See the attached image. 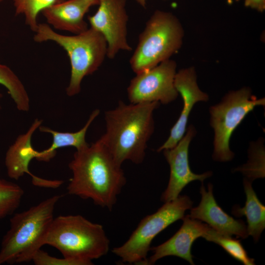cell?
I'll return each instance as SVG.
<instances>
[{"instance_id":"28","label":"cell","mask_w":265,"mask_h":265,"mask_svg":"<svg viewBox=\"0 0 265 265\" xmlns=\"http://www.w3.org/2000/svg\"><path fill=\"white\" fill-rule=\"evenodd\" d=\"M2 0H0V2H1Z\"/></svg>"},{"instance_id":"17","label":"cell","mask_w":265,"mask_h":265,"mask_svg":"<svg viewBox=\"0 0 265 265\" xmlns=\"http://www.w3.org/2000/svg\"><path fill=\"white\" fill-rule=\"evenodd\" d=\"M100 110H94L90 114L84 126L76 132H61L51 128L41 125L39 130L41 132L50 133L53 138L51 146L41 151H37L36 159L44 162H48L53 159L56 150L66 147H74L76 150L87 147L89 144L86 141V134L91 124L99 115Z\"/></svg>"},{"instance_id":"11","label":"cell","mask_w":265,"mask_h":265,"mask_svg":"<svg viewBox=\"0 0 265 265\" xmlns=\"http://www.w3.org/2000/svg\"><path fill=\"white\" fill-rule=\"evenodd\" d=\"M195 133V128L192 125L189 126L186 134L175 147L162 151L170 170L168 185L160 197L161 201L164 203L177 198L183 189L189 183L198 180L203 183L206 179L212 175L211 171L196 174L190 169L188 149Z\"/></svg>"},{"instance_id":"7","label":"cell","mask_w":265,"mask_h":265,"mask_svg":"<svg viewBox=\"0 0 265 265\" xmlns=\"http://www.w3.org/2000/svg\"><path fill=\"white\" fill-rule=\"evenodd\" d=\"M192 204L186 195L164 202L157 212L142 219L127 240L114 247L112 252L123 263L145 265L154 238L168 226L182 219Z\"/></svg>"},{"instance_id":"8","label":"cell","mask_w":265,"mask_h":265,"mask_svg":"<svg viewBox=\"0 0 265 265\" xmlns=\"http://www.w3.org/2000/svg\"><path fill=\"white\" fill-rule=\"evenodd\" d=\"M265 105L264 98L257 99L250 89L243 88L229 92L219 104L210 107L211 125L214 132L213 160L226 162L233 159L234 154L229 147L233 132L255 107Z\"/></svg>"},{"instance_id":"9","label":"cell","mask_w":265,"mask_h":265,"mask_svg":"<svg viewBox=\"0 0 265 265\" xmlns=\"http://www.w3.org/2000/svg\"><path fill=\"white\" fill-rule=\"evenodd\" d=\"M176 67V62L169 59L136 74L127 88L130 103L167 104L176 100L179 94L174 85Z\"/></svg>"},{"instance_id":"26","label":"cell","mask_w":265,"mask_h":265,"mask_svg":"<svg viewBox=\"0 0 265 265\" xmlns=\"http://www.w3.org/2000/svg\"><path fill=\"white\" fill-rule=\"evenodd\" d=\"M64 0H58L57 2L62 1H64ZM92 0L95 3V4L96 5H98L99 0Z\"/></svg>"},{"instance_id":"12","label":"cell","mask_w":265,"mask_h":265,"mask_svg":"<svg viewBox=\"0 0 265 265\" xmlns=\"http://www.w3.org/2000/svg\"><path fill=\"white\" fill-rule=\"evenodd\" d=\"M42 120L35 119L26 132L19 135L10 146L5 156V165L8 177L18 180L25 174L31 177L32 184L38 187L55 189L60 187L63 181L59 180L45 179L34 175L29 170L30 161L36 158L37 151L32 146L31 138Z\"/></svg>"},{"instance_id":"3","label":"cell","mask_w":265,"mask_h":265,"mask_svg":"<svg viewBox=\"0 0 265 265\" xmlns=\"http://www.w3.org/2000/svg\"><path fill=\"white\" fill-rule=\"evenodd\" d=\"M60 195H53L10 218V228L3 236L0 248V265L31 261L44 245L50 226L54 218Z\"/></svg>"},{"instance_id":"21","label":"cell","mask_w":265,"mask_h":265,"mask_svg":"<svg viewBox=\"0 0 265 265\" xmlns=\"http://www.w3.org/2000/svg\"><path fill=\"white\" fill-rule=\"evenodd\" d=\"M24 193L18 184L0 178V219L12 214L18 209Z\"/></svg>"},{"instance_id":"23","label":"cell","mask_w":265,"mask_h":265,"mask_svg":"<svg viewBox=\"0 0 265 265\" xmlns=\"http://www.w3.org/2000/svg\"><path fill=\"white\" fill-rule=\"evenodd\" d=\"M31 261L36 265H82L76 261L53 257L41 249L37 251Z\"/></svg>"},{"instance_id":"2","label":"cell","mask_w":265,"mask_h":265,"mask_svg":"<svg viewBox=\"0 0 265 265\" xmlns=\"http://www.w3.org/2000/svg\"><path fill=\"white\" fill-rule=\"evenodd\" d=\"M159 105L158 102L126 104L119 101L116 108L105 112L106 132L100 139L118 164L143 161L154 130L153 113Z\"/></svg>"},{"instance_id":"19","label":"cell","mask_w":265,"mask_h":265,"mask_svg":"<svg viewBox=\"0 0 265 265\" xmlns=\"http://www.w3.org/2000/svg\"><path fill=\"white\" fill-rule=\"evenodd\" d=\"M0 84L7 89L18 110L27 112L29 110V97L23 83L10 68L1 63Z\"/></svg>"},{"instance_id":"13","label":"cell","mask_w":265,"mask_h":265,"mask_svg":"<svg viewBox=\"0 0 265 265\" xmlns=\"http://www.w3.org/2000/svg\"><path fill=\"white\" fill-rule=\"evenodd\" d=\"M201 201L197 207L191 208L188 216L206 222L217 232L227 236H236L246 238L248 235L245 223L227 214L218 206L213 194V185L208 184V190L203 183L200 188Z\"/></svg>"},{"instance_id":"24","label":"cell","mask_w":265,"mask_h":265,"mask_svg":"<svg viewBox=\"0 0 265 265\" xmlns=\"http://www.w3.org/2000/svg\"><path fill=\"white\" fill-rule=\"evenodd\" d=\"M245 5L259 11L265 9V0H245Z\"/></svg>"},{"instance_id":"25","label":"cell","mask_w":265,"mask_h":265,"mask_svg":"<svg viewBox=\"0 0 265 265\" xmlns=\"http://www.w3.org/2000/svg\"><path fill=\"white\" fill-rule=\"evenodd\" d=\"M141 6L145 7L146 4V0H135Z\"/></svg>"},{"instance_id":"18","label":"cell","mask_w":265,"mask_h":265,"mask_svg":"<svg viewBox=\"0 0 265 265\" xmlns=\"http://www.w3.org/2000/svg\"><path fill=\"white\" fill-rule=\"evenodd\" d=\"M243 187L246 198L245 205L242 208L235 205L232 212L237 217H246L248 235L257 242L265 228V207L258 199L251 182L244 178Z\"/></svg>"},{"instance_id":"5","label":"cell","mask_w":265,"mask_h":265,"mask_svg":"<svg viewBox=\"0 0 265 265\" xmlns=\"http://www.w3.org/2000/svg\"><path fill=\"white\" fill-rule=\"evenodd\" d=\"M34 32V41H53L67 53L70 62L71 75L66 92L70 97L80 92L83 78L96 71L107 56L106 40L91 27L74 35H66L56 32L48 24L39 23Z\"/></svg>"},{"instance_id":"20","label":"cell","mask_w":265,"mask_h":265,"mask_svg":"<svg viewBox=\"0 0 265 265\" xmlns=\"http://www.w3.org/2000/svg\"><path fill=\"white\" fill-rule=\"evenodd\" d=\"M203 238L209 241L218 244L230 256L244 265L255 264L254 259L248 257L239 240L233 238L232 237L222 235L211 227Z\"/></svg>"},{"instance_id":"10","label":"cell","mask_w":265,"mask_h":265,"mask_svg":"<svg viewBox=\"0 0 265 265\" xmlns=\"http://www.w3.org/2000/svg\"><path fill=\"white\" fill-rule=\"evenodd\" d=\"M96 12L88 20L90 27L104 37L107 45V57L114 58L121 51H130L127 39L126 0H99Z\"/></svg>"},{"instance_id":"1","label":"cell","mask_w":265,"mask_h":265,"mask_svg":"<svg viewBox=\"0 0 265 265\" xmlns=\"http://www.w3.org/2000/svg\"><path fill=\"white\" fill-rule=\"evenodd\" d=\"M121 166L99 139L74 153L67 193L111 210L126 183Z\"/></svg>"},{"instance_id":"16","label":"cell","mask_w":265,"mask_h":265,"mask_svg":"<svg viewBox=\"0 0 265 265\" xmlns=\"http://www.w3.org/2000/svg\"><path fill=\"white\" fill-rule=\"evenodd\" d=\"M95 5L92 0H65L52 5L42 13L49 25L56 29L75 34L88 28L84 17Z\"/></svg>"},{"instance_id":"4","label":"cell","mask_w":265,"mask_h":265,"mask_svg":"<svg viewBox=\"0 0 265 265\" xmlns=\"http://www.w3.org/2000/svg\"><path fill=\"white\" fill-rule=\"evenodd\" d=\"M45 244L57 249L64 258L91 265L93 260L107 254L110 241L102 225L80 214L61 215L54 217Z\"/></svg>"},{"instance_id":"22","label":"cell","mask_w":265,"mask_h":265,"mask_svg":"<svg viewBox=\"0 0 265 265\" xmlns=\"http://www.w3.org/2000/svg\"><path fill=\"white\" fill-rule=\"evenodd\" d=\"M58 0H13L16 15H22L25 23L34 32L39 24V14Z\"/></svg>"},{"instance_id":"15","label":"cell","mask_w":265,"mask_h":265,"mask_svg":"<svg viewBox=\"0 0 265 265\" xmlns=\"http://www.w3.org/2000/svg\"><path fill=\"white\" fill-rule=\"evenodd\" d=\"M182 219V226L171 238L151 248L153 254L147 258L145 265H154L158 260L170 256L181 258L194 265L191 253L192 245L197 238H203L210 226L188 215L184 216Z\"/></svg>"},{"instance_id":"14","label":"cell","mask_w":265,"mask_h":265,"mask_svg":"<svg viewBox=\"0 0 265 265\" xmlns=\"http://www.w3.org/2000/svg\"><path fill=\"white\" fill-rule=\"evenodd\" d=\"M175 87L182 96L184 106L181 114L170 130V135L157 152L175 147L184 136L186 131L189 114L199 102H207L208 95L199 88L196 76L192 68L184 69L176 73L174 79Z\"/></svg>"},{"instance_id":"6","label":"cell","mask_w":265,"mask_h":265,"mask_svg":"<svg viewBox=\"0 0 265 265\" xmlns=\"http://www.w3.org/2000/svg\"><path fill=\"white\" fill-rule=\"evenodd\" d=\"M184 35L181 24L172 13L156 10L147 22L130 60L139 74L169 59L180 48Z\"/></svg>"},{"instance_id":"27","label":"cell","mask_w":265,"mask_h":265,"mask_svg":"<svg viewBox=\"0 0 265 265\" xmlns=\"http://www.w3.org/2000/svg\"><path fill=\"white\" fill-rule=\"evenodd\" d=\"M2 98V94L0 92V110H1V104H0V100H1Z\"/></svg>"}]
</instances>
